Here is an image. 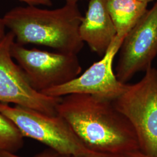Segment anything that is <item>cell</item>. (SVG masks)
Wrapping results in <instances>:
<instances>
[{
	"label": "cell",
	"mask_w": 157,
	"mask_h": 157,
	"mask_svg": "<svg viewBox=\"0 0 157 157\" xmlns=\"http://www.w3.org/2000/svg\"><path fill=\"white\" fill-rule=\"evenodd\" d=\"M124 40L117 36L101 59L93 63L84 73L42 93L56 97L73 94H89L114 101L124 93L127 84L121 82L113 71V60Z\"/></svg>",
	"instance_id": "8"
},
{
	"label": "cell",
	"mask_w": 157,
	"mask_h": 157,
	"mask_svg": "<svg viewBox=\"0 0 157 157\" xmlns=\"http://www.w3.org/2000/svg\"><path fill=\"white\" fill-rule=\"evenodd\" d=\"M157 56V0L124 37L115 75L127 84L136 73L152 67Z\"/></svg>",
	"instance_id": "7"
},
{
	"label": "cell",
	"mask_w": 157,
	"mask_h": 157,
	"mask_svg": "<svg viewBox=\"0 0 157 157\" xmlns=\"http://www.w3.org/2000/svg\"><path fill=\"white\" fill-rule=\"evenodd\" d=\"M113 103L135 130L139 150L157 157V69L151 67L136 83H127Z\"/></svg>",
	"instance_id": "3"
},
{
	"label": "cell",
	"mask_w": 157,
	"mask_h": 157,
	"mask_svg": "<svg viewBox=\"0 0 157 157\" xmlns=\"http://www.w3.org/2000/svg\"><path fill=\"white\" fill-rule=\"evenodd\" d=\"M139 1H142V2H146V3H148V2L153 1L154 0H139Z\"/></svg>",
	"instance_id": "18"
},
{
	"label": "cell",
	"mask_w": 157,
	"mask_h": 157,
	"mask_svg": "<svg viewBox=\"0 0 157 157\" xmlns=\"http://www.w3.org/2000/svg\"><path fill=\"white\" fill-rule=\"evenodd\" d=\"M11 54L32 87L41 93L67 83L82 71L76 54L28 48L15 41Z\"/></svg>",
	"instance_id": "5"
},
{
	"label": "cell",
	"mask_w": 157,
	"mask_h": 157,
	"mask_svg": "<svg viewBox=\"0 0 157 157\" xmlns=\"http://www.w3.org/2000/svg\"><path fill=\"white\" fill-rule=\"evenodd\" d=\"M25 137L11 121L0 112V151L17 152L22 149Z\"/></svg>",
	"instance_id": "11"
},
{
	"label": "cell",
	"mask_w": 157,
	"mask_h": 157,
	"mask_svg": "<svg viewBox=\"0 0 157 157\" xmlns=\"http://www.w3.org/2000/svg\"><path fill=\"white\" fill-rule=\"evenodd\" d=\"M76 157H124L123 155L112 154V153H105L100 152L93 151L89 150L84 154L78 155Z\"/></svg>",
	"instance_id": "13"
},
{
	"label": "cell",
	"mask_w": 157,
	"mask_h": 157,
	"mask_svg": "<svg viewBox=\"0 0 157 157\" xmlns=\"http://www.w3.org/2000/svg\"><path fill=\"white\" fill-rule=\"evenodd\" d=\"M65 3H68V4H78L79 1L82 0H65Z\"/></svg>",
	"instance_id": "17"
},
{
	"label": "cell",
	"mask_w": 157,
	"mask_h": 157,
	"mask_svg": "<svg viewBox=\"0 0 157 157\" xmlns=\"http://www.w3.org/2000/svg\"><path fill=\"white\" fill-rule=\"evenodd\" d=\"M15 41V36L11 31L0 39V102L57 115L56 108L62 97L45 95L32 87L22 68L12 56Z\"/></svg>",
	"instance_id": "6"
},
{
	"label": "cell",
	"mask_w": 157,
	"mask_h": 157,
	"mask_svg": "<svg viewBox=\"0 0 157 157\" xmlns=\"http://www.w3.org/2000/svg\"></svg>",
	"instance_id": "19"
},
{
	"label": "cell",
	"mask_w": 157,
	"mask_h": 157,
	"mask_svg": "<svg viewBox=\"0 0 157 157\" xmlns=\"http://www.w3.org/2000/svg\"><path fill=\"white\" fill-rule=\"evenodd\" d=\"M0 112L11 121L25 138L37 141L64 155L76 157L89 151L67 122L58 114L51 115L1 102Z\"/></svg>",
	"instance_id": "4"
},
{
	"label": "cell",
	"mask_w": 157,
	"mask_h": 157,
	"mask_svg": "<svg viewBox=\"0 0 157 157\" xmlns=\"http://www.w3.org/2000/svg\"><path fill=\"white\" fill-rule=\"evenodd\" d=\"M124 157H154L147 155L146 154L140 151V150L128 152L124 155Z\"/></svg>",
	"instance_id": "15"
},
{
	"label": "cell",
	"mask_w": 157,
	"mask_h": 157,
	"mask_svg": "<svg viewBox=\"0 0 157 157\" xmlns=\"http://www.w3.org/2000/svg\"><path fill=\"white\" fill-rule=\"evenodd\" d=\"M107 6L117 36L121 39H124L148 10V3L139 0H107Z\"/></svg>",
	"instance_id": "10"
},
{
	"label": "cell",
	"mask_w": 157,
	"mask_h": 157,
	"mask_svg": "<svg viewBox=\"0 0 157 157\" xmlns=\"http://www.w3.org/2000/svg\"><path fill=\"white\" fill-rule=\"evenodd\" d=\"M83 18L78 4L68 3L54 10L18 6L2 17L17 43L43 45L57 52L76 55L84 45L78 32Z\"/></svg>",
	"instance_id": "2"
},
{
	"label": "cell",
	"mask_w": 157,
	"mask_h": 157,
	"mask_svg": "<svg viewBox=\"0 0 157 157\" xmlns=\"http://www.w3.org/2000/svg\"><path fill=\"white\" fill-rule=\"evenodd\" d=\"M6 27L3 21L2 17H0V39L3 38L6 35Z\"/></svg>",
	"instance_id": "16"
},
{
	"label": "cell",
	"mask_w": 157,
	"mask_h": 157,
	"mask_svg": "<svg viewBox=\"0 0 157 157\" xmlns=\"http://www.w3.org/2000/svg\"><path fill=\"white\" fill-rule=\"evenodd\" d=\"M83 43L98 56H104L117 36L107 0H90L78 29Z\"/></svg>",
	"instance_id": "9"
},
{
	"label": "cell",
	"mask_w": 157,
	"mask_h": 157,
	"mask_svg": "<svg viewBox=\"0 0 157 157\" xmlns=\"http://www.w3.org/2000/svg\"><path fill=\"white\" fill-rule=\"evenodd\" d=\"M26 4L28 6H52V0H18Z\"/></svg>",
	"instance_id": "14"
},
{
	"label": "cell",
	"mask_w": 157,
	"mask_h": 157,
	"mask_svg": "<svg viewBox=\"0 0 157 157\" xmlns=\"http://www.w3.org/2000/svg\"><path fill=\"white\" fill-rule=\"evenodd\" d=\"M0 157H23L17 155L15 152H13L0 151ZM33 157H68L56 151L51 148H48V149L41 152L39 154L36 155Z\"/></svg>",
	"instance_id": "12"
},
{
	"label": "cell",
	"mask_w": 157,
	"mask_h": 157,
	"mask_svg": "<svg viewBox=\"0 0 157 157\" xmlns=\"http://www.w3.org/2000/svg\"><path fill=\"white\" fill-rule=\"evenodd\" d=\"M56 111L89 150L123 155L139 150L132 125L113 101L89 94H69L62 97Z\"/></svg>",
	"instance_id": "1"
}]
</instances>
